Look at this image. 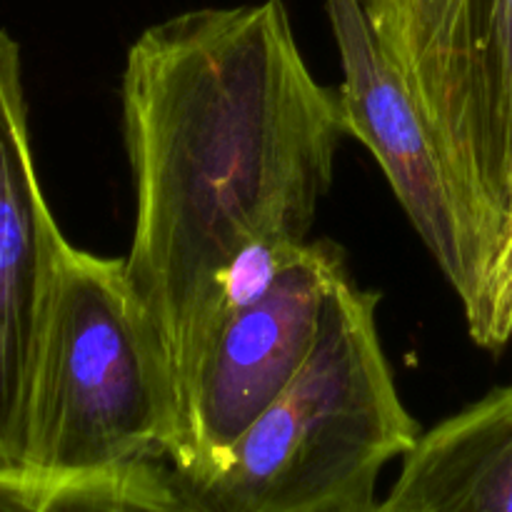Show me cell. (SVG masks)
I'll list each match as a JSON object with an SVG mask.
<instances>
[{
    "label": "cell",
    "instance_id": "obj_1",
    "mask_svg": "<svg viewBox=\"0 0 512 512\" xmlns=\"http://www.w3.org/2000/svg\"><path fill=\"white\" fill-rule=\"evenodd\" d=\"M123 133L135 185L125 275L183 415L220 275L255 240H308L348 125L283 0H263L143 30L123 70Z\"/></svg>",
    "mask_w": 512,
    "mask_h": 512
},
{
    "label": "cell",
    "instance_id": "obj_2",
    "mask_svg": "<svg viewBox=\"0 0 512 512\" xmlns=\"http://www.w3.org/2000/svg\"><path fill=\"white\" fill-rule=\"evenodd\" d=\"M380 295L345 273L293 383L200 478H183L215 512H373L385 465L420 425L403 405L378 335Z\"/></svg>",
    "mask_w": 512,
    "mask_h": 512
},
{
    "label": "cell",
    "instance_id": "obj_3",
    "mask_svg": "<svg viewBox=\"0 0 512 512\" xmlns=\"http://www.w3.org/2000/svg\"><path fill=\"white\" fill-rule=\"evenodd\" d=\"M180 438L178 390L125 260L65 240L30 378L23 470L83 475L170 460Z\"/></svg>",
    "mask_w": 512,
    "mask_h": 512
},
{
    "label": "cell",
    "instance_id": "obj_4",
    "mask_svg": "<svg viewBox=\"0 0 512 512\" xmlns=\"http://www.w3.org/2000/svg\"><path fill=\"white\" fill-rule=\"evenodd\" d=\"M460 215L465 308L512 315V0H360Z\"/></svg>",
    "mask_w": 512,
    "mask_h": 512
},
{
    "label": "cell",
    "instance_id": "obj_5",
    "mask_svg": "<svg viewBox=\"0 0 512 512\" xmlns=\"http://www.w3.org/2000/svg\"><path fill=\"white\" fill-rule=\"evenodd\" d=\"M345 270L333 243H305L260 300L225 315L200 348L183 395V438L170 463L200 478L293 383L318 340Z\"/></svg>",
    "mask_w": 512,
    "mask_h": 512
},
{
    "label": "cell",
    "instance_id": "obj_6",
    "mask_svg": "<svg viewBox=\"0 0 512 512\" xmlns=\"http://www.w3.org/2000/svg\"><path fill=\"white\" fill-rule=\"evenodd\" d=\"M63 243L30 148L20 48L0 30V470H23L30 378Z\"/></svg>",
    "mask_w": 512,
    "mask_h": 512
},
{
    "label": "cell",
    "instance_id": "obj_7",
    "mask_svg": "<svg viewBox=\"0 0 512 512\" xmlns=\"http://www.w3.org/2000/svg\"><path fill=\"white\" fill-rule=\"evenodd\" d=\"M343 60L348 135L370 148L395 198L458 298L468 290L460 215L430 130L403 78L380 48L360 0H325Z\"/></svg>",
    "mask_w": 512,
    "mask_h": 512
},
{
    "label": "cell",
    "instance_id": "obj_8",
    "mask_svg": "<svg viewBox=\"0 0 512 512\" xmlns=\"http://www.w3.org/2000/svg\"><path fill=\"white\" fill-rule=\"evenodd\" d=\"M383 503L395 512H512V385L420 433Z\"/></svg>",
    "mask_w": 512,
    "mask_h": 512
},
{
    "label": "cell",
    "instance_id": "obj_9",
    "mask_svg": "<svg viewBox=\"0 0 512 512\" xmlns=\"http://www.w3.org/2000/svg\"><path fill=\"white\" fill-rule=\"evenodd\" d=\"M0 512H215L170 460L83 475L0 470Z\"/></svg>",
    "mask_w": 512,
    "mask_h": 512
},
{
    "label": "cell",
    "instance_id": "obj_10",
    "mask_svg": "<svg viewBox=\"0 0 512 512\" xmlns=\"http://www.w3.org/2000/svg\"><path fill=\"white\" fill-rule=\"evenodd\" d=\"M373 512H395V510H390V508H388V505H385V503H380V505H378V508H375Z\"/></svg>",
    "mask_w": 512,
    "mask_h": 512
}]
</instances>
